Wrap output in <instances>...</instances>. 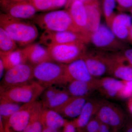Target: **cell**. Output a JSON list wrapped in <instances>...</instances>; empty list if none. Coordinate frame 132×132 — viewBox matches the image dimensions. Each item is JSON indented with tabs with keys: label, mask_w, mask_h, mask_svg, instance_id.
I'll return each instance as SVG.
<instances>
[{
	"label": "cell",
	"mask_w": 132,
	"mask_h": 132,
	"mask_svg": "<svg viewBox=\"0 0 132 132\" xmlns=\"http://www.w3.org/2000/svg\"><path fill=\"white\" fill-rule=\"evenodd\" d=\"M0 27L6 32L17 46L22 48L32 43L38 35L34 24L3 13L0 15Z\"/></svg>",
	"instance_id": "6da1fadb"
},
{
	"label": "cell",
	"mask_w": 132,
	"mask_h": 132,
	"mask_svg": "<svg viewBox=\"0 0 132 132\" xmlns=\"http://www.w3.org/2000/svg\"><path fill=\"white\" fill-rule=\"evenodd\" d=\"M31 20L34 23L45 30L80 33L67 10H57L36 15Z\"/></svg>",
	"instance_id": "7a4b0ae2"
},
{
	"label": "cell",
	"mask_w": 132,
	"mask_h": 132,
	"mask_svg": "<svg viewBox=\"0 0 132 132\" xmlns=\"http://www.w3.org/2000/svg\"><path fill=\"white\" fill-rule=\"evenodd\" d=\"M66 66L53 60L43 62L34 66V79L45 88L66 84Z\"/></svg>",
	"instance_id": "3957f363"
},
{
	"label": "cell",
	"mask_w": 132,
	"mask_h": 132,
	"mask_svg": "<svg viewBox=\"0 0 132 132\" xmlns=\"http://www.w3.org/2000/svg\"><path fill=\"white\" fill-rule=\"evenodd\" d=\"M88 44L94 49L107 53H118L128 47L127 43L117 38L108 26L101 24L90 35Z\"/></svg>",
	"instance_id": "277c9868"
},
{
	"label": "cell",
	"mask_w": 132,
	"mask_h": 132,
	"mask_svg": "<svg viewBox=\"0 0 132 132\" xmlns=\"http://www.w3.org/2000/svg\"><path fill=\"white\" fill-rule=\"evenodd\" d=\"M45 88L36 81L0 91V99L22 104L36 101Z\"/></svg>",
	"instance_id": "5b68a950"
},
{
	"label": "cell",
	"mask_w": 132,
	"mask_h": 132,
	"mask_svg": "<svg viewBox=\"0 0 132 132\" xmlns=\"http://www.w3.org/2000/svg\"><path fill=\"white\" fill-rule=\"evenodd\" d=\"M47 48L53 60L65 64L82 59L87 50V45L82 42L55 45Z\"/></svg>",
	"instance_id": "8992f818"
},
{
	"label": "cell",
	"mask_w": 132,
	"mask_h": 132,
	"mask_svg": "<svg viewBox=\"0 0 132 132\" xmlns=\"http://www.w3.org/2000/svg\"><path fill=\"white\" fill-rule=\"evenodd\" d=\"M34 66L25 63L7 70L1 81L0 91L28 84L34 79Z\"/></svg>",
	"instance_id": "52a82bcc"
},
{
	"label": "cell",
	"mask_w": 132,
	"mask_h": 132,
	"mask_svg": "<svg viewBox=\"0 0 132 132\" xmlns=\"http://www.w3.org/2000/svg\"><path fill=\"white\" fill-rule=\"evenodd\" d=\"M95 116L101 123L109 126L112 132L119 131L126 121L123 110L112 102L103 100Z\"/></svg>",
	"instance_id": "ba28073f"
},
{
	"label": "cell",
	"mask_w": 132,
	"mask_h": 132,
	"mask_svg": "<svg viewBox=\"0 0 132 132\" xmlns=\"http://www.w3.org/2000/svg\"><path fill=\"white\" fill-rule=\"evenodd\" d=\"M76 42H83L88 45L89 38L81 33L73 31L45 30L39 39V43L47 47Z\"/></svg>",
	"instance_id": "9c48e42d"
},
{
	"label": "cell",
	"mask_w": 132,
	"mask_h": 132,
	"mask_svg": "<svg viewBox=\"0 0 132 132\" xmlns=\"http://www.w3.org/2000/svg\"><path fill=\"white\" fill-rule=\"evenodd\" d=\"M102 94L110 98L126 99L132 97V92L125 83L112 77L98 79L97 90Z\"/></svg>",
	"instance_id": "30bf717a"
},
{
	"label": "cell",
	"mask_w": 132,
	"mask_h": 132,
	"mask_svg": "<svg viewBox=\"0 0 132 132\" xmlns=\"http://www.w3.org/2000/svg\"><path fill=\"white\" fill-rule=\"evenodd\" d=\"M108 74L120 80H132V67L123 59L120 52L106 53Z\"/></svg>",
	"instance_id": "8fae6325"
},
{
	"label": "cell",
	"mask_w": 132,
	"mask_h": 132,
	"mask_svg": "<svg viewBox=\"0 0 132 132\" xmlns=\"http://www.w3.org/2000/svg\"><path fill=\"white\" fill-rule=\"evenodd\" d=\"M3 13L16 19H32L37 12L30 1L13 2L1 0Z\"/></svg>",
	"instance_id": "7c38bea8"
},
{
	"label": "cell",
	"mask_w": 132,
	"mask_h": 132,
	"mask_svg": "<svg viewBox=\"0 0 132 132\" xmlns=\"http://www.w3.org/2000/svg\"><path fill=\"white\" fill-rule=\"evenodd\" d=\"M106 53L95 49L87 50L83 57L88 71L94 78H99L108 74Z\"/></svg>",
	"instance_id": "4fadbf2b"
},
{
	"label": "cell",
	"mask_w": 132,
	"mask_h": 132,
	"mask_svg": "<svg viewBox=\"0 0 132 132\" xmlns=\"http://www.w3.org/2000/svg\"><path fill=\"white\" fill-rule=\"evenodd\" d=\"M36 101L23 104L4 125L12 131L22 132L28 125Z\"/></svg>",
	"instance_id": "5bb4252c"
},
{
	"label": "cell",
	"mask_w": 132,
	"mask_h": 132,
	"mask_svg": "<svg viewBox=\"0 0 132 132\" xmlns=\"http://www.w3.org/2000/svg\"><path fill=\"white\" fill-rule=\"evenodd\" d=\"M67 9L80 32L90 39L88 29L87 13L85 4L80 1H75L72 2Z\"/></svg>",
	"instance_id": "9a60e30c"
},
{
	"label": "cell",
	"mask_w": 132,
	"mask_h": 132,
	"mask_svg": "<svg viewBox=\"0 0 132 132\" xmlns=\"http://www.w3.org/2000/svg\"><path fill=\"white\" fill-rule=\"evenodd\" d=\"M88 71L83 58L66 64V84L73 80L88 81L95 79Z\"/></svg>",
	"instance_id": "2e32d148"
},
{
	"label": "cell",
	"mask_w": 132,
	"mask_h": 132,
	"mask_svg": "<svg viewBox=\"0 0 132 132\" xmlns=\"http://www.w3.org/2000/svg\"><path fill=\"white\" fill-rule=\"evenodd\" d=\"M132 25L131 17L128 14L120 12L114 15L109 28L117 38L127 43L129 30Z\"/></svg>",
	"instance_id": "e0dca14e"
},
{
	"label": "cell",
	"mask_w": 132,
	"mask_h": 132,
	"mask_svg": "<svg viewBox=\"0 0 132 132\" xmlns=\"http://www.w3.org/2000/svg\"><path fill=\"white\" fill-rule=\"evenodd\" d=\"M27 62L35 66L45 62L53 60L47 47L40 43H32L21 48Z\"/></svg>",
	"instance_id": "ac0fdd59"
},
{
	"label": "cell",
	"mask_w": 132,
	"mask_h": 132,
	"mask_svg": "<svg viewBox=\"0 0 132 132\" xmlns=\"http://www.w3.org/2000/svg\"><path fill=\"white\" fill-rule=\"evenodd\" d=\"M103 101L97 98L88 99L79 116L71 121L77 130L85 128L90 120L96 115Z\"/></svg>",
	"instance_id": "d6986e66"
},
{
	"label": "cell",
	"mask_w": 132,
	"mask_h": 132,
	"mask_svg": "<svg viewBox=\"0 0 132 132\" xmlns=\"http://www.w3.org/2000/svg\"><path fill=\"white\" fill-rule=\"evenodd\" d=\"M88 99V96H71L65 103L54 110L61 114L64 118L75 119L79 115Z\"/></svg>",
	"instance_id": "ffe728a7"
},
{
	"label": "cell",
	"mask_w": 132,
	"mask_h": 132,
	"mask_svg": "<svg viewBox=\"0 0 132 132\" xmlns=\"http://www.w3.org/2000/svg\"><path fill=\"white\" fill-rule=\"evenodd\" d=\"M99 78H95L88 81L73 80L68 83L67 92L71 96L84 97L89 96L98 89Z\"/></svg>",
	"instance_id": "44dd1931"
},
{
	"label": "cell",
	"mask_w": 132,
	"mask_h": 132,
	"mask_svg": "<svg viewBox=\"0 0 132 132\" xmlns=\"http://www.w3.org/2000/svg\"><path fill=\"white\" fill-rule=\"evenodd\" d=\"M85 5L87 13L88 29L90 37L101 24V9L98 0Z\"/></svg>",
	"instance_id": "7402d4cb"
},
{
	"label": "cell",
	"mask_w": 132,
	"mask_h": 132,
	"mask_svg": "<svg viewBox=\"0 0 132 132\" xmlns=\"http://www.w3.org/2000/svg\"><path fill=\"white\" fill-rule=\"evenodd\" d=\"M43 127H49L59 129L64 127L68 121L53 109L43 108L41 116Z\"/></svg>",
	"instance_id": "603a6c76"
},
{
	"label": "cell",
	"mask_w": 132,
	"mask_h": 132,
	"mask_svg": "<svg viewBox=\"0 0 132 132\" xmlns=\"http://www.w3.org/2000/svg\"><path fill=\"white\" fill-rule=\"evenodd\" d=\"M41 101H36L28 125L22 132H42L43 126L41 116L43 109Z\"/></svg>",
	"instance_id": "cb8c5ba5"
},
{
	"label": "cell",
	"mask_w": 132,
	"mask_h": 132,
	"mask_svg": "<svg viewBox=\"0 0 132 132\" xmlns=\"http://www.w3.org/2000/svg\"><path fill=\"white\" fill-rule=\"evenodd\" d=\"M6 70L20 64L27 63V60L22 49L17 48L8 54L0 55Z\"/></svg>",
	"instance_id": "d4e9b609"
},
{
	"label": "cell",
	"mask_w": 132,
	"mask_h": 132,
	"mask_svg": "<svg viewBox=\"0 0 132 132\" xmlns=\"http://www.w3.org/2000/svg\"><path fill=\"white\" fill-rule=\"evenodd\" d=\"M23 105L9 101L0 99V117L4 123Z\"/></svg>",
	"instance_id": "484cf974"
},
{
	"label": "cell",
	"mask_w": 132,
	"mask_h": 132,
	"mask_svg": "<svg viewBox=\"0 0 132 132\" xmlns=\"http://www.w3.org/2000/svg\"><path fill=\"white\" fill-rule=\"evenodd\" d=\"M16 43L5 30L0 27V55L11 53L17 48Z\"/></svg>",
	"instance_id": "4316f807"
},
{
	"label": "cell",
	"mask_w": 132,
	"mask_h": 132,
	"mask_svg": "<svg viewBox=\"0 0 132 132\" xmlns=\"http://www.w3.org/2000/svg\"><path fill=\"white\" fill-rule=\"evenodd\" d=\"M71 97L67 90H61L52 98L46 101L41 102L43 108L54 110L61 106Z\"/></svg>",
	"instance_id": "83f0119b"
},
{
	"label": "cell",
	"mask_w": 132,
	"mask_h": 132,
	"mask_svg": "<svg viewBox=\"0 0 132 132\" xmlns=\"http://www.w3.org/2000/svg\"><path fill=\"white\" fill-rule=\"evenodd\" d=\"M116 0H102V12L106 25L109 27L115 14L114 12L116 4Z\"/></svg>",
	"instance_id": "f1b7e54d"
},
{
	"label": "cell",
	"mask_w": 132,
	"mask_h": 132,
	"mask_svg": "<svg viewBox=\"0 0 132 132\" xmlns=\"http://www.w3.org/2000/svg\"><path fill=\"white\" fill-rule=\"evenodd\" d=\"M37 11L51 10L52 6V0H30Z\"/></svg>",
	"instance_id": "f546056e"
},
{
	"label": "cell",
	"mask_w": 132,
	"mask_h": 132,
	"mask_svg": "<svg viewBox=\"0 0 132 132\" xmlns=\"http://www.w3.org/2000/svg\"><path fill=\"white\" fill-rule=\"evenodd\" d=\"M61 90L54 86L45 88L40 96L41 102H43L48 100L55 96Z\"/></svg>",
	"instance_id": "4dcf8cb0"
},
{
	"label": "cell",
	"mask_w": 132,
	"mask_h": 132,
	"mask_svg": "<svg viewBox=\"0 0 132 132\" xmlns=\"http://www.w3.org/2000/svg\"><path fill=\"white\" fill-rule=\"evenodd\" d=\"M101 122L96 117L92 118L85 127L87 132H97L99 130Z\"/></svg>",
	"instance_id": "1f68e13d"
},
{
	"label": "cell",
	"mask_w": 132,
	"mask_h": 132,
	"mask_svg": "<svg viewBox=\"0 0 132 132\" xmlns=\"http://www.w3.org/2000/svg\"><path fill=\"white\" fill-rule=\"evenodd\" d=\"M117 4V9L119 12L129 11L132 7V0H116Z\"/></svg>",
	"instance_id": "d6a6232c"
},
{
	"label": "cell",
	"mask_w": 132,
	"mask_h": 132,
	"mask_svg": "<svg viewBox=\"0 0 132 132\" xmlns=\"http://www.w3.org/2000/svg\"><path fill=\"white\" fill-rule=\"evenodd\" d=\"M120 53L123 59L132 67V48L128 47Z\"/></svg>",
	"instance_id": "836d02e7"
},
{
	"label": "cell",
	"mask_w": 132,
	"mask_h": 132,
	"mask_svg": "<svg viewBox=\"0 0 132 132\" xmlns=\"http://www.w3.org/2000/svg\"><path fill=\"white\" fill-rule=\"evenodd\" d=\"M52 6L51 10L63 7L67 4L68 0H52Z\"/></svg>",
	"instance_id": "e575fe53"
},
{
	"label": "cell",
	"mask_w": 132,
	"mask_h": 132,
	"mask_svg": "<svg viewBox=\"0 0 132 132\" xmlns=\"http://www.w3.org/2000/svg\"><path fill=\"white\" fill-rule=\"evenodd\" d=\"M76 128L71 121H68L64 127L63 132H76Z\"/></svg>",
	"instance_id": "d590c367"
},
{
	"label": "cell",
	"mask_w": 132,
	"mask_h": 132,
	"mask_svg": "<svg viewBox=\"0 0 132 132\" xmlns=\"http://www.w3.org/2000/svg\"><path fill=\"white\" fill-rule=\"evenodd\" d=\"M123 127V132H132V120L126 121Z\"/></svg>",
	"instance_id": "8d00e7d4"
},
{
	"label": "cell",
	"mask_w": 132,
	"mask_h": 132,
	"mask_svg": "<svg viewBox=\"0 0 132 132\" xmlns=\"http://www.w3.org/2000/svg\"><path fill=\"white\" fill-rule=\"evenodd\" d=\"M111 128L106 124L101 123L97 132H112Z\"/></svg>",
	"instance_id": "74e56055"
},
{
	"label": "cell",
	"mask_w": 132,
	"mask_h": 132,
	"mask_svg": "<svg viewBox=\"0 0 132 132\" xmlns=\"http://www.w3.org/2000/svg\"><path fill=\"white\" fill-rule=\"evenodd\" d=\"M97 1V0H68V2L67 3V4L65 6L66 8H67L68 7L69 5L72 3V2H73L74 1H80L81 2H82V3H84L85 5H86V4L90 3L93 2L95 1Z\"/></svg>",
	"instance_id": "f35d334b"
},
{
	"label": "cell",
	"mask_w": 132,
	"mask_h": 132,
	"mask_svg": "<svg viewBox=\"0 0 132 132\" xmlns=\"http://www.w3.org/2000/svg\"><path fill=\"white\" fill-rule=\"evenodd\" d=\"M5 69V67L2 60L0 59V78L1 79H2L4 75V70Z\"/></svg>",
	"instance_id": "ab89813d"
},
{
	"label": "cell",
	"mask_w": 132,
	"mask_h": 132,
	"mask_svg": "<svg viewBox=\"0 0 132 132\" xmlns=\"http://www.w3.org/2000/svg\"><path fill=\"white\" fill-rule=\"evenodd\" d=\"M42 132H59V129L53 128L49 127H44Z\"/></svg>",
	"instance_id": "60d3db41"
},
{
	"label": "cell",
	"mask_w": 132,
	"mask_h": 132,
	"mask_svg": "<svg viewBox=\"0 0 132 132\" xmlns=\"http://www.w3.org/2000/svg\"><path fill=\"white\" fill-rule=\"evenodd\" d=\"M127 106L128 110L132 114V97L128 99L127 103Z\"/></svg>",
	"instance_id": "b9f144b4"
},
{
	"label": "cell",
	"mask_w": 132,
	"mask_h": 132,
	"mask_svg": "<svg viewBox=\"0 0 132 132\" xmlns=\"http://www.w3.org/2000/svg\"><path fill=\"white\" fill-rule=\"evenodd\" d=\"M128 41V43H129L132 45V25L130 27V30H129Z\"/></svg>",
	"instance_id": "7bdbcfd3"
},
{
	"label": "cell",
	"mask_w": 132,
	"mask_h": 132,
	"mask_svg": "<svg viewBox=\"0 0 132 132\" xmlns=\"http://www.w3.org/2000/svg\"><path fill=\"white\" fill-rule=\"evenodd\" d=\"M125 81L126 85L130 88V90L132 91V80Z\"/></svg>",
	"instance_id": "ee69618b"
},
{
	"label": "cell",
	"mask_w": 132,
	"mask_h": 132,
	"mask_svg": "<svg viewBox=\"0 0 132 132\" xmlns=\"http://www.w3.org/2000/svg\"><path fill=\"white\" fill-rule=\"evenodd\" d=\"M5 132H13V131H12V130H11V129H10V128H9L7 127L6 126H5Z\"/></svg>",
	"instance_id": "f6af8a7d"
},
{
	"label": "cell",
	"mask_w": 132,
	"mask_h": 132,
	"mask_svg": "<svg viewBox=\"0 0 132 132\" xmlns=\"http://www.w3.org/2000/svg\"><path fill=\"white\" fill-rule=\"evenodd\" d=\"M13 2L30 1V0H6Z\"/></svg>",
	"instance_id": "bcb514c9"
},
{
	"label": "cell",
	"mask_w": 132,
	"mask_h": 132,
	"mask_svg": "<svg viewBox=\"0 0 132 132\" xmlns=\"http://www.w3.org/2000/svg\"><path fill=\"white\" fill-rule=\"evenodd\" d=\"M78 132H87L86 131H82V130H81V129H78Z\"/></svg>",
	"instance_id": "7dc6e473"
},
{
	"label": "cell",
	"mask_w": 132,
	"mask_h": 132,
	"mask_svg": "<svg viewBox=\"0 0 132 132\" xmlns=\"http://www.w3.org/2000/svg\"><path fill=\"white\" fill-rule=\"evenodd\" d=\"M129 12H130V13H131V14L132 15V7L131 9H130V10H129Z\"/></svg>",
	"instance_id": "c3c4849f"
},
{
	"label": "cell",
	"mask_w": 132,
	"mask_h": 132,
	"mask_svg": "<svg viewBox=\"0 0 132 132\" xmlns=\"http://www.w3.org/2000/svg\"><path fill=\"white\" fill-rule=\"evenodd\" d=\"M119 132V131H117V132Z\"/></svg>",
	"instance_id": "681fc988"
}]
</instances>
